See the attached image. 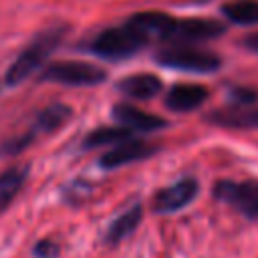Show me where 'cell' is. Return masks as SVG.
I'll return each mask as SVG.
<instances>
[{
    "mask_svg": "<svg viewBox=\"0 0 258 258\" xmlns=\"http://www.w3.org/2000/svg\"><path fill=\"white\" fill-rule=\"evenodd\" d=\"M64 32H67V26H50V28L38 32L26 44V48L18 54V58L10 64V69L6 71V83L18 85L24 79H28L38 67H42L44 60L52 54V50L64 38Z\"/></svg>",
    "mask_w": 258,
    "mask_h": 258,
    "instance_id": "cell-1",
    "label": "cell"
},
{
    "mask_svg": "<svg viewBox=\"0 0 258 258\" xmlns=\"http://www.w3.org/2000/svg\"><path fill=\"white\" fill-rule=\"evenodd\" d=\"M145 44L147 40L129 22H125L121 26H113L99 32L91 42V52L107 60H123L139 52Z\"/></svg>",
    "mask_w": 258,
    "mask_h": 258,
    "instance_id": "cell-2",
    "label": "cell"
},
{
    "mask_svg": "<svg viewBox=\"0 0 258 258\" xmlns=\"http://www.w3.org/2000/svg\"><path fill=\"white\" fill-rule=\"evenodd\" d=\"M155 60L161 67L179 69L187 73H214L220 69V62H222L220 56L210 50H202L189 44H179V42L161 48L155 54Z\"/></svg>",
    "mask_w": 258,
    "mask_h": 258,
    "instance_id": "cell-3",
    "label": "cell"
},
{
    "mask_svg": "<svg viewBox=\"0 0 258 258\" xmlns=\"http://www.w3.org/2000/svg\"><path fill=\"white\" fill-rule=\"evenodd\" d=\"M107 79L105 69L83 62V60H58L48 64L40 73V81L44 83H58L71 87H93Z\"/></svg>",
    "mask_w": 258,
    "mask_h": 258,
    "instance_id": "cell-4",
    "label": "cell"
},
{
    "mask_svg": "<svg viewBox=\"0 0 258 258\" xmlns=\"http://www.w3.org/2000/svg\"><path fill=\"white\" fill-rule=\"evenodd\" d=\"M214 198L232 206L244 218L258 220V179H220L214 183Z\"/></svg>",
    "mask_w": 258,
    "mask_h": 258,
    "instance_id": "cell-5",
    "label": "cell"
},
{
    "mask_svg": "<svg viewBox=\"0 0 258 258\" xmlns=\"http://www.w3.org/2000/svg\"><path fill=\"white\" fill-rule=\"evenodd\" d=\"M200 191V183L194 177H183L163 189H159L153 196L151 208L155 214H173L194 202V198Z\"/></svg>",
    "mask_w": 258,
    "mask_h": 258,
    "instance_id": "cell-6",
    "label": "cell"
},
{
    "mask_svg": "<svg viewBox=\"0 0 258 258\" xmlns=\"http://www.w3.org/2000/svg\"><path fill=\"white\" fill-rule=\"evenodd\" d=\"M224 32V24L218 20H202V18H187V20H175L173 32L169 40H175L179 44L200 42V40H212Z\"/></svg>",
    "mask_w": 258,
    "mask_h": 258,
    "instance_id": "cell-7",
    "label": "cell"
},
{
    "mask_svg": "<svg viewBox=\"0 0 258 258\" xmlns=\"http://www.w3.org/2000/svg\"><path fill=\"white\" fill-rule=\"evenodd\" d=\"M127 22L147 42L149 40H169L173 26H175V18H171L169 14H163V12H139V14H133Z\"/></svg>",
    "mask_w": 258,
    "mask_h": 258,
    "instance_id": "cell-8",
    "label": "cell"
},
{
    "mask_svg": "<svg viewBox=\"0 0 258 258\" xmlns=\"http://www.w3.org/2000/svg\"><path fill=\"white\" fill-rule=\"evenodd\" d=\"M155 153V147L141 141V139H125L121 143H117L113 149H109L103 157H101V167L105 169H115V167H121V165H127V163H133V161H141L149 155Z\"/></svg>",
    "mask_w": 258,
    "mask_h": 258,
    "instance_id": "cell-9",
    "label": "cell"
},
{
    "mask_svg": "<svg viewBox=\"0 0 258 258\" xmlns=\"http://www.w3.org/2000/svg\"><path fill=\"white\" fill-rule=\"evenodd\" d=\"M113 119L121 127H127L129 131H155V129L165 127V119L145 113L127 103H119L113 107Z\"/></svg>",
    "mask_w": 258,
    "mask_h": 258,
    "instance_id": "cell-10",
    "label": "cell"
},
{
    "mask_svg": "<svg viewBox=\"0 0 258 258\" xmlns=\"http://www.w3.org/2000/svg\"><path fill=\"white\" fill-rule=\"evenodd\" d=\"M208 99V89L202 85H175L165 97V107L175 113H187L204 105Z\"/></svg>",
    "mask_w": 258,
    "mask_h": 258,
    "instance_id": "cell-11",
    "label": "cell"
},
{
    "mask_svg": "<svg viewBox=\"0 0 258 258\" xmlns=\"http://www.w3.org/2000/svg\"><path fill=\"white\" fill-rule=\"evenodd\" d=\"M71 117H73V109H71L69 105L52 103V105L44 107V109L36 115V119L32 121V125H30L28 129L34 133V137H36V135H46V133H52V131H56L58 127H62Z\"/></svg>",
    "mask_w": 258,
    "mask_h": 258,
    "instance_id": "cell-12",
    "label": "cell"
},
{
    "mask_svg": "<svg viewBox=\"0 0 258 258\" xmlns=\"http://www.w3.org/2000/svg\"><path fill=\"white\" fill-rule=\"evenodd\" d=\"M117 89L131 97V99H151L155 97L159 91H161V81L155 77V75H149V73H141V75H131V77H125Z\"/></svg>",
    "mask_w": 258,
    "mask_h": 258,
    "instance_id": "cell-13",
    "label": "cell"
},
{
    "mask_svg": "<svg viewBox=\"0 0 258 258\" xmlns=\"http://www.w3.org/2000/svg\"><path fill=\"white\" fill-rule=\"evenodd\" d=\"M210 123L226 129H258V109H224L208 117Z\"/></svg>",
    "mask_w": 258,
    "mask_h": 258,
    "instance_id": "cell-14",
    "label": "cell"
},
{
    "mask_svg": "<svg viewBox=\"0 0 258 258\" xmlns=\"http://www.w3.org/2000/svg\"><path fill=\"white\" fill-rule=\"evenodd\" d=\"M141 216H143V208L139 204L131 206L127 212H123L121 216H117L111 226L107 228V234H105V242L107 244H119L121 240L129 238L137 226L141 224Z\"/></svg>",
    "mask_w": 258,
    "mask_h": 258,
    "instance_id": "cell-15",
    "label": "cell"
},
{
    "mask_svg": "<svg viewBox=\"0 0 258 258\" xmlns=\"http://www.w3.org/2000/svg\"><path fill=\"white\" fill-rule=\"evenodd\" d=\"M222 12L234 24H258V0H232L222 6Z\"/></svg>",
    "mask_w": 258,
    "mask_h": 258,
    "instance_id": "cell-16",
    "label": "cell"
},
{
    "mask_svg": "<svg viewBox=\"0 0 258 258\" xmlns=\"http://www.w3.org/2000/svg\"><path fill=\"white\" fill-rule=\"evenodd\" d=\"M26 173H28V167H10L4 173H0V212L22 189L24 179H26Z\"/></svg>",
    "mask_w": 258,
    "mask_h": 258,
    "instance_id": "cell-17",
    "label": "cell"
},
{
    "mask_svg": "<svg viewBox=\"0 0 258 258\" xmlns=\"http://www.w3.org/2000/svg\"><path fill=\"white\" fill-rule=\"evenodd\" d=\"M125 139H131V131L127 127H99L93 133H89L83 141L85 149H95L103 145H117Z\"/></svg>",
    "mask_w": 258,
    "mask_h": 258,
    "instance_id": "cell-18",
    "label": "cell"
},
{
    "mask_svg": "<svg viewBox=\"0 0 258 258\" xmlns=\"http://www.w3.org/2000/svg\"><path fill=\"white\" fill-rule=\"evenodd\" d=\"M34 133L28 129L26 133L18 135V137H12V139H6L0 143V157H12V155H18L22 153L32 141H34Z\"/></svg>",
    "mask_w": 258,
    "mask_h": 258,
    "instance_id": "cell-19",
    "label": "cell"
},
{
    "mask_svg": "<svg viewBox=\"0 0 258 258\" xmlns=\"http://www.w3.org/2000/svg\"><path fill=\"white\" fill-rule=\"evenodd\" d=\"M32 254H34L36 258H56V256H58V246H56L52 240L46 238V240H40V242L34 244Z\"/></svg>",
    "mask_w": 258,
    "mask_h": 258,
    "instance_id": "cell-20",
    "label": "cell"
},
{
    "mask_svg": "<svg viewBox=\"0 0 258 258\" xmlns=\"http://www.w3.org/2000/svg\"><path fill=\"white\" fill-rule=\"evenodd\" d=\"M232 97H236L240 103H252L256 99V93L250 89H232Z\"/></svg>",
    "mask_w": 258,
    "mask_h": 258,
    "instance_id": "cell-21",
    "label": "cell"
},
{
    "mask_svg": "<svg viewBox=\"0 0 258 258\" xmlns=\"http://www.w3.org/2000/svg\"><path fill=\"white\" fill-rule=\"evenodd\" d=\"M244 44H246V48H248V50L258 52V32H256V34H250V36L244 40Z\"/></svg>",
    "mask_w": 258,
    "mask_h": 258,
    "instance_id": "cell-22",
    "label": "cell"
}]
</instances>
